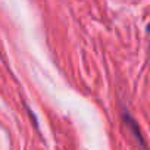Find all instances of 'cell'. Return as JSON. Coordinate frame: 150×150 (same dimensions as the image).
Listing matches in <instances>:
<instances>
[{"mask_svg": "<svg viewBox=\"0 0 150 150\" xmlns=\"http://www.w3.org/2000/svg\"><path fill=\"white\" fill-rule=\"evenodd\" d=\"M124 121H125V124L131 128V131H132V134H134V137L137 138V141L144 147V140H143V137H141V132H140V128L137 127V124H135V121L128 115V112H124Z\"/></svg>", "mask_w": 150, "mask_h": 150, "instance_id": "cell-1", "label": "cell"}]
</instances>
